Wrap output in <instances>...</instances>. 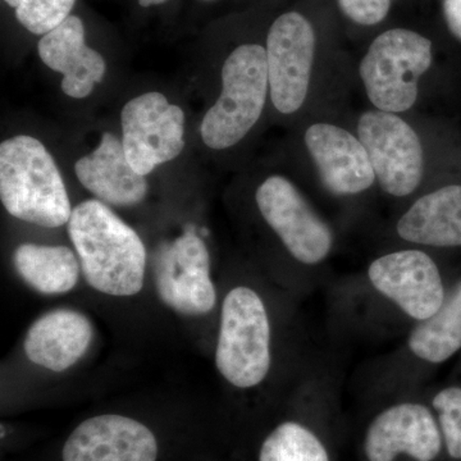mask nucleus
I'll return each instance as SVG.
<instances>
[{"label":"nucleus","mask_w":461,"mask_h":461,"mask_svg":"<svg viewBox=\"0 0 461 461\" xmlns=\"http://www.w3.org/2000/svg\"><path fill=\"white\" fill-rule=\"evenodd\" d=\"M409 350L423 362L438 366L461 351V280L429 320L418 321L408 339Z\"/></svg>","instance_id":"aec40b11"},{"label":"nucleus","mask_w":461,"mask_h":461,"mask_svg":"<svg viewBox=\"0 0 461 461\" xmlns=\"http://www.w3.org/2000/svg\"><path fill=\"white\" fill-rule=\"evenodd\" d=\"M93 335L86 315L72 309H56L33 321L23 348L33 364L51 372H65L84 357Z\"/></svg>","instance_id":"f3484780"},{"label":"nucleus","mask_w":461,"mask_h":461,"mask_svg":"<svg viewBox=\"0 0 461 461\" xmlns=\"http://www.w3.org/2000/svg\"><path fill=\"white\" fill-rule=\"evenodd\" d=\"M368 278L379 294L417 321L432 317L447 295L438 266L417 249L393 251L373 260Z\"/></svg>","instance_id":"9b49d317"},{"label":"nucleus","mask_w":461,"mask_h":461,"mask_svg":"<svg viewBox=\"0 0 461 461\" xmlns=\"http://www.w3.org/2000/svg\"><path fill=\"white\" fill-rule=\"evenodd\" d=\"M271 323L262 297L247 286L223 300L215 364L232 386L257 387L271 369Z\"/></svg>","instance_id":"20e7f679"},{"label":"nucleus","mask_w":461,"mask_h":461,"mask_svg":"<svg viewBox=\"0 0 461 461\" xmlns=\"http://www.w3.org/2000/svg\"><path fill=\"white\" fill-rule=\"evenodd\" d=\"M14 269L33 290L58 295L77 285L81 264L67 247L21 244L14 253Z\"/></svg>","instance_id":"6ab92c4d"},{"label":"nucleus","mask_w":461,"mask_h":461,"mask_svg":"<svg viewBox=\"0 0 461 461\" xmlns=\"http://www.w3.org/2000/svg\"><path fill=\"white\" fill-rule=\"evenodd\" d=\"M0 199L12 217L47 229L68 223L74 211L56 160L30 135L0 144Z\"/></svg>","instance_id":"f03ea898"},{"label":"nucleus","mask_w":461,"mask_h":461,"mask_svg":"<svg viewBox=\"0 0 461 461\" xmlns=\"http://www.w3.org/2000/svg\"><path fill=\"white\" fill-rule=\"evenodd\" d=\"M346 17L357 25L373 26L387 17L391 0H338Z\"/></svg>","instance_id":"b1692460"},{"label":"nucleus","mask_w":461,"mask_h":461,"mask_svg":"<svg viewBox=\"0 0 461 461\" xmlns=\"http://www.w3.org/2000/svg\"><path fill=\"white\" fill-rule=\"evenodd\" d=\"M38 53L48 68L63 76V93L72 99L87 98L107 72L104 58L86 44L84 21L76 14L41 36Z\"/></svg>","instance_id":"2eb2a0df"},{"label":"nucleus","mask_w":461,"mask_h":461,"mask_svg":"<svg viewBox=\"0 0 461 461\" xmlns=\"http://www.w3.org/2000/svg\"><path fill=\"white\" fill-rule=\"evenodd\" d=\"M305 145L321 182L335 195H357L375 184L368 153L348 130L330 123L312 124L305 132Z\"/></svg>","instance_id":"4468645a"},{"label":"nucleus","mask_w":461,"mask_h":461,"mask_svg":"<svg viewBox=\"0 0 461 461\" xmlns=\"http://www.w3.org/2000/svg\"><path fill=\"white\" fill-rule=\"evenodd\" d=\"M124 153L136 172L148 176L176 159L185 148V113L165 94L148 91L121 112Z\"/></svg>","instance_id":"0eeeda50"},{"label":"nucleus","mask_w":461,"mask_h":461,"mask_svg":"<svg viewBox=\"0 0 461 461\" xmlns=\"http://www.w3.org/2000/svg\"><path fill=\"white\" fill-rule=\"evenodd\" d=\"M199 2L211 3V2H214V0H199Z\"/></svg>","instance_id":"bb28decb"},{"label":"nucleus","mask_w":461,"mask_h":461,"mask_svg":"<svg viewBox=\"0 0 461 461\" xmlns=\"http://www.w3.org/2000/svg\"><path fill=\"white\" fill-rule=\"evenodd\" d=\"M67 226L85 280L94 290L120 297L140 293L147 268L144 242L107 204L95 199L81 203Z\"/></svg>","instance_id":"f257e3e1"},{"label":"nucleus","mask_w":461,"mask_h":461,"mask_svg":"<svg viewBox=\"0 0 461 461\" xmlns=\"http://www.w3.org/2000/svg\"><path fill=\"white\" fill-rule=\"evenodd\" d=\"M32 35L44 36L71 16L77 0H3Z\"/></svg>","instance_id":"4be33fe9"},{"label":"nucleus","mask_w":461,"mask_h":461,"mask_svg":"<svg viewBox=\"0 0 461 461\" xmlns=\"http://www.w3.org/2000/svg\"><path fill=\"white\" fill-rule=\"evenodd\" d=\"M63 461H157L156 436L141 421L104 414L84 420L67 438Z\"/></svg>","instance_id":"ddd939ff"},{"label":"nucleus","mask_w":461,"mask_h":461,"mask_svg":"<svg viewBox=\"0 0 461 461\" xmlns=\"http://www.w3.org/2000/svg\"><path fill=\"white\" fill-rule=\"evenodd\" d=\"M269 95L282 114L304 104L315 57V32L308 18L286 12L276 18L267 36Z\"/></svg>","instance_id":"1a4fd4ad"},{"label":"nucleus","mask_w":461,"mask_h":461,"mask_svg":"<svg viewBox=\"0 0 461 461\" xmlns=\"http://www.w3.org/2000/svg\"><path fill=\"white\" fill-rule=\"evenodd\" d=\"M432 62V42L426 36L406 29L381 33L360 63L366 96L378 111L408 112L417 102L420 78Z\"/></svg>","instance_id":"39448f33"},{"label":"nucleus","mask_w":461,"mask_h":461,"mask_svg":"<svg viewBox=\"0 0 461 461\" xmlns=\"http://www.w3.org/2000/svg\"><path fill=\"white\" fill-rule=\"evenodd\" d=\"M444 14L448 30L461 41V0H444Z\"/></svg>","instance_id":"393cba45"},{"label":"nucleus","mask_w":461,"mask_h":461,"mask_svg":"<svg viewBox=\"0 0 461 461\" xmlns=\"http://www.w3.org/2000/svg\"><path fill=\"white\" fill-rule=\"evenodd\" d=\"M259 461H330L323 442L297 421H285L267 436Z\"/></svg>","instance_id":"412c9836"},{"label":"nucleus","mask_w":461,"mask_h":461,"mask_svg":"<svg viewBox=\"0 0 461 461\" xmlns=\"http://www.w3.org/2000/svg\"><path fill=\"white\" fill-rule=\"evenodd\" d=\"M160 300L184 315L209 313L217 302L211 277V256L203 239L187 230L160 249L156 260Z\"/></svg>","instance_id":"9d476101"},{"label":"nucleus","mask_w":461,"mask_h":461,"mask_svg":"<svg viewBox=\"0 0 461 461\" xmlns=\"http://www.w3.org/2000/svg\"><path fill=\"white\" fill-rule=\"evenodd\" d=\"M256 202L264 221L297 262L317 266L327 259L333 248L332 230L293 182L269 176L258 187Z\"/></svg>","instance_id":"6e6552de"},{"label":"nucleus","mask_w":461,"mask_h":461,"mask_svg":"<svg viewBox=\"0 0 461 461\" xmlns=\"http://www.w3.org/2000/svg\"><path fill=\"white\" fill-rule=\"evenodd\" d=\"M357 136L384 193L403 198L418 189L424 176V150L411 124L399 114L375 109L360 117Z\"/></svg>","instance_id":"423d86ee"},{"label":"nucleus","mask_w":461,"mask_h":461,"mask_svg":"<svg viewBox=\"0 0 461 461\" xmlns=\"http://www.w3.org/2000/svg\"><path fill=\"white\" fill-rule=\"evenodd\" d=\"M400 238L433 248H461V182L420 196L400 218Z\"/></svg>","instance_id":"a211bd4d"},{"label":"nucleus","mask_w":461,"mask_h":461,"mask_svg":"<svg viewBox=\"0 0 461 461\" xmlns=\"http://www.w3.org/2000/svg\"><path fill=\"white\" fill-rule=\"evenodd\" d=\"M168 0H138L139 5L142 8L158 7L166 5Z\"/></svg>","instance_id":"a878e982"},{"label":"nucleus","mask_w":461,"mask_h":461,"mask_svg":"<svg viewBox=\"0 0 461 461\" xmlns=\"http://www.w3.org/2000/svg\"><path fill=\"white\" fill-rule=\"evenodd\" d=\"M448 456L461 460V386L439 390L432 400Z\"/></svg>","instance_id":"5701e85b"},{"label":"nucleus","mask_w":461,"mask_h":461,"mask_svg":"<svg viewBox=\"0 0 461 461\" xmlns=\"http://www.w3.org/2000/svg\"><path fill=\"white\" fill-rule=\"evenodd\" d=\"M444 447L438 420L427 406L400 402L379 412L366 429L364 453L368 461H435Z\"/></svg>","instance_id":"f8f14e48"},{"label":"nucleus","mask_w":461,"mask_h":461,"mask_svg":"<svg viewBox=\"0 0 461 461\" xmlns=\"http://www.w3.org/2000/svg\"><path fill=\"white\" fill-rule=\"evenodd\" d=\"M81 185L104 204L133 206L148 194L147 176L135 171L127 159L122 140L105 132L98 147L75 165Z\"/></svg>","instance_id":"dca6fc26"},{"label":"nucleus","mask_w":461,"mask_h":461,"mask_svg":"<svg viewBox=\"0 0 461 461\" xmlns=\"http://www.w3.org/2000/svg\"><path fill=\"white\" fill-rule=\"evenodd\" d=\"M268 94L266 48L240 45L224 60L220 98L200 124L203 142L213 150L235 147L262 117Z\"/></svg>","instance_id":"7ed1b4c3"}]
</instances>
